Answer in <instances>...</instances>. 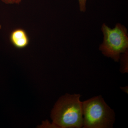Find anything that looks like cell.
<instances>
[{
	"label": "cell",
	"instance_id": "cell-1",
	"mask_svg": "<svg viewBox=\"0 0 128 128\" xmlns=\"http://www.w3.org/2000/svg\"><path fill=\"white\" fill-rule=\"evenodd\" d=\"M80 94H66L60 98L51 112L53 128L83 127L82 102Z\"/></svg>",
	"mask_w": 128,
	"mask_h": 128
},
{
	"label": "cell",
	"instance_id": "cell-6",
	"mask_svg": "<svg viewBox=\"0 0 128 128\" xmlns=\"http://www.w3.org/2000/svg\"><path fill=\"white\" fill-rule=\"evenodd\" d=\"M80 10L85 12L86 10V2L87 0H78Z\"/></svg>",
	"mask_w": 128,
	"mask_h": 128
},
{
	"label": "cell",
	"instance_id": "cell-2",
	"mask_svg": "<svg viewBox=\"0 0 128 128\" xmlns=\"http://www.w3.org/2000/svg\"><path fill=\"white\" fill-rule=\"evenodd\" d=\"M83 128H110L115 119V113L102 96H96L82 102Z\"/></svg>",
	"mask_w": 128,
	"mask_h": 128
},
{
	"label": "cell",
	"instance_id": "cell-5",
	"mask_svg": "<svg viewBox=\"0 0 128 128\" xmlns=\"http://www.w3.org/2000/svg\"><path fill=\"white\" fill-rule=\"evenodd\" d=\"M121 60L120 70L122 73L128 72V50L122 54L120 58Z\"/></svg>",
	"mask_w": 128,
	"mask_h": 128
},
{
	"label": "cell",
	"instance_id": "cell-3",
	"mask_svg": "<svg viewBox=\"0 0 128 128\" xmlns=\"http://www.w3.org/2000/svg\"><path fill=\"white\" fill-rule=\"evenodd\" d=\"M104 36L103 41L99 50L104 55L118 62L122 54L128 50V30L120 23L111 28L105 23L102 26Z\"/></svg>",
	"mask_w": 128,
	"mask_h": 128
},
{
	"label": "cell",
	"instance_id": "cell-8",
	"mask_svg": "<svg viewBox=\"0 0 128 128\" xmlns=\"http://www.w3.org/2000/svg\"><path fill=\"white\" fill-rule=\"evenodd\" d=\"M121 90H122L124 92H126V93H128V86H126L124 87H121Z\"/></svg>",
	"mask_w": 128,
	"mask_h": 128
},
{
	"label": "cell",
	"instance_id": "cell-4",
	"mask_svg": "<svg viewBox=\"0 0 128 128\" xmlns=\"http://www.w3.org/2000/svg\"><path fill=\"white\" fill-rule=\"evenodd\" d=\"M10 40L12 44L17 48H24L29 44L28 34L22 28H17L13 30L10 34Z\"/></svg>",
	"mask_w": 128,
	"mask_h": 128
},
{
	"label": "cell",
	"instance_id": "cell-7",
	"mask_svg": "<svg viewBox=\"0 0 128 128\" xmlns=\"http://www.w3.org/2000/svg\"><path fill=\"white\" fill-rule=\"evenodd\" d=\"M22 0H2V2L6 4H19Z\"/></svg>",
	"mask_w": 128,
	"mask_h": 128
}]
</instances>
